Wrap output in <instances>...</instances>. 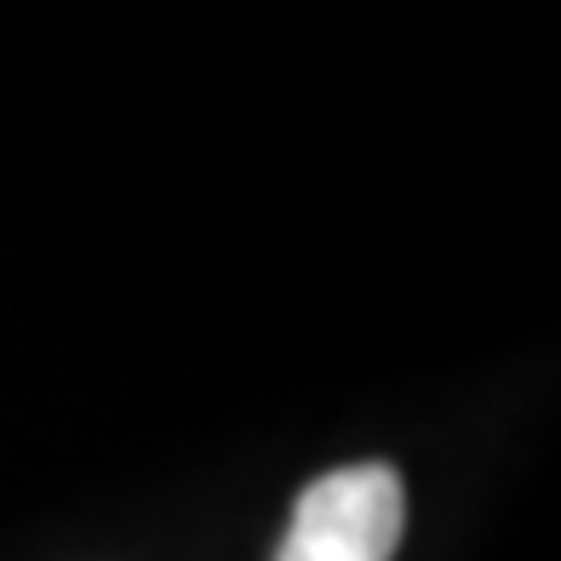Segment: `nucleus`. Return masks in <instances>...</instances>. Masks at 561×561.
<instances>
[{"label": "nucleus", "mask_w": 561, "mask_h": 561, "mask_svg": "<svg viewBox=\"0 0 561 561\" xmlns=\"http://www.w3.org/2000/svg\"><path fill=\"white\" fill-rule=\"evenodd\" d=\"M407 493L390 465H344L293 499L275 561H390L401 550Z\"/></svg>", "instance_id": "nucleus-1"}]
</instances>
